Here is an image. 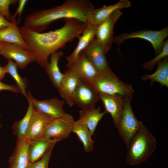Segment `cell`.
I'll use <instances>...</instances> for the list:
<instances>
[{
    "label": "cell",
    "instance_id": "obj_13",
    "mask_svg": "<svg viewBox=\"0 0 168 168\" xmlns=\"http://www.w3.org/2000/svg\"><path fill=\"white\" fill-rule=\"evenodd\" d=\"M82 52L99 73L111 69L105 53L96 37Z\"/></svg>",
    "mask_w": 168,
    "mask_h": 168
},
{
    "label": "cell",
    "instance_id": "obj_37",
    "mask_svg": "<svg viewBox=\"0 0 168 168\" xmlns=\"http://www.w3.org/2000/svg\"><path fill=\"white\" fill-rule=\"evenodd\" d=\"M1 114L0 113V118L1 117Z\"/></svg>",
    "mask_w": 168,
    "mask_h": 168
},
{
    "label": "cell",
    "instance_id": "obj_5",
    "mask_svg": "<svg viewBox=\"0 0 168 168\" xmlns=\"http://www.w3.org/2000/svg\"><path fill=\"white\" fill-rule=\"evenodd\" d=\"M168 36V28L166 27L159 30H143L130 33L121 34L114 37V42L119 47L126 40L131 39H140L149 42L153 46L155 56L161 51L163 43Z\"/></svg>",
    "mask_w": 168,
    "mask_h": 168
},
{
    "label": "cell",
    "instance_id": "obj_30",
    "mask_svg": "<svg viewBox=\"0 0 168 168\" xmlns=\"http://www.w3.org/2000/svg\"><path fill=\"white\" fill-rule=\"evenodd\" d=\"M18 2L17 0H0V13L9 21H11L12 17L9 7L11 4L14 5Z\"/></svg>",
    "mask_w": 168,
    "mask_h": 168
},
{
    "label": "cell",
    "instance_id": "obj_36",
    "mask_svg": "<svg viewBox=\"0 0 168 168\" xmlns=\"http://www.w3.org/2000/svg\"><path fill=\"white\" fill-rule=\"evenodd\" d=\"M2 125L1 123H0V129L2 128Z\"/></svg>",
    "mask_w": 168,
    "mask_h": 168
},
{
    "label": "cell",
    "instance_id": "obj_4",
    "mask_svg": "<svg viewBox=\"0 0 168 168\" xmlns=\"http://www.w3.org/2000/svg\"><path fill=\"white\" fill-rule=\"evenodd\" d=\"M99 93L131 100L134 92L131 85L121 81L110 69L99 72L91 82Z\"/></svg>",
    "mask_w": 168,
    "mask_h": 168
},
{
    "label": "cell",
    "instance_id": "obj_16",
    "mask_svg": "<svg viewBox=\"0 0 168 168\" xmlns=\"http://www.w3.org/2000/svg\"><path fill=\"white\" fill-rule=\"evenodd\" d=\"M98 25L86 24L83 32L78 39L79 41L76 47L71 54L66 57L67 68L69 67L75 62L95 37Z\"/></svg>",
    "mask_w": 168,
    "mask_h": 168
},
{
    "label": "cell",
    "instance_id": "obj_27",
    "mask_svg": "<svg viewBox=\"0 0 168 168\" xmlns=\"http://www.w3.org/2000/svg\"><path fill=\"white\" fill-rule=\"evenodd\" d=\"M4 68L7 73L9 74L15 80L21 93L26 98L27 96L26 91L27 87V81L26 78L21 77L18 73L16 63L12 60L8 59L7 64Z\"/></svg>",
    "mask_w": 168,
    "mask_h": 168
},
{
    "label": "cell",
    "instance_id": "obj_9",
    "mask_svg": "<svg viewBox=\"0 0 168 168\" xmlns=\"http://www.w3.org/2000/svg\"><path fill=\"white\" fill-rule=\"evenodd\" d=\"M74 120L70 114L51 120L41 136L60 141L67 138L72 132Z\"/></svg>",
    "mask_w": 168,
    "mask_h": 168
},
{
    "label": "cell",
    "instance_id": "obj_1",
    "mask_svg": "<svg viewBox=\"0 0 168 168\" xmlns=\"http://www.w3.org/2000/svg\"><path fill=\"white\" fill-rule=\"evenodd\" d=\"M61 28L47 32L32 30L24 26L18 27L21 35L33 54L35 61L44 68L48 65L49 57L53 53L63 48L68 42L78 38L86 24L74 18L64 19Z\"/></svg>",
    "mask_w": 168,
    "mask_h": 168
},
{
    "label": "cell",
    "instance_id": "obj_34",
    "mask_svg": "<svg viewBox=\"0 0 168 168\" xmlns=\"http://www.w3.org/2000/svg\"><path fill=\"white\" fill-rule=\"evenodd\" d=\"M7 73L4 67H1L0 65V80L1 81L4 77L6 74Z\"/></svg>",
    "mask_w": 168,
    "mask_h": 168
},
{
    "label": "cell",
    "instance_id": "obj_11",
    "mask_svg": "<svg viewBox=\"0 0 168 168\" xmlns=\"http://www.w3.org/2000/svg\"><path fill=\"white\" fill-rule=\"evenodd\" d=\"M0 54L5 58L13 60L17 67L24 69L30 63L35 61L33 54L13 44H2Z\"/></svg>",
    "mask_w": 168,
    "mask_h": 168
},
{
    "label": "cell",
    "instance_id": "obj_2",
    "mask_svg": "<svg viewBox=\"0 0 168 168\" xmlns=\"http://www.w3.org/2000/svg\"><path fill=\"white\" fill-rule=\"evenodd\" d=\"M95 8L89 0H66L61 5L33 12L25 18L24 26L40 33L60 19L74 18L86 24L90 13Z\"/></svg>",
    "mask_w": 168,
    "mask_h": 168
},
{
    "label": "cell",
    "instance_id": "obj_24",
    "mask_svg": "<svg viewBox=\"0 0 168 168\" xmlns=\"http://www.w3.org/2000/svg\"><path fill=\"white\" fill-rule=\"evenodd\" d=\"M12 43L29 51L28 46L23 40L17 26L0 30V44Z\"/></svg>",
    "mask_w": 168,
    "mask_h": 168
},
{
    "label": "cell",
    "instance_id": "obj_23",
    "mask_svg": "<svg viewBox=\"0 0 168 168\" xmlns=\"http://www.w3.org/2000/svg\"><path fill=\"white\" fill-rule=\"evenodd\" d=\"M72 132L75 133L82 143L84 150L86 152L92 151L94 148V142L91 138L92 136L87 126L82 121H74Z\"/></svg>",
    "mask_w": 168,
    "mask_h": 168
},
{
    "label": "cell",
    "instance_id": "obj_3",
    "mask_svg": "<svg viewBox=\"0 0 168 168\" xmlns=\"http://www.w3.org/2000/svg\"><path fill=\"white\" fill-rule=\"evenodd\" d=\"M155 138L141 122L140 128L127 147V162L134 166L147 160L156 148Z\"/></svg>",
    "mask_w": 168,
    "mask_h": 168
},
{
    "label": "cell",
    "instance_id": "obj_19",
    "mask_svg": "<svg viewBox=\"0 0 168 168\" xmlns=\"http://www.w3.org/2000/svg\"><path fill=\"white\" fill-rule=\"evenodd\" d=\"M100 100L104 105L105 111L111 115L114 124L117 128L122 113L125 100L123 98L99 93Z\"/></svg>",
    "mask_w": 168,
    "mask_h": 168
},
{
    "label": "cell",
    "instance_id": "obj_8",
    "mask_svg": "<svg viewBox=\"0 0 168 168\" xmlns=\"http://www.w3.org/2000/svg\"><path fill=\"white\" fill-rule=\"evenodd\" d=\"M26 98L33 108L48 117L51 119L66 116L68 114L64 111L63 106L65 101L56 98L48 100H38L31 95V92H27Z\"/></svg>",
    "mask_w": 168,
    "mask_h": 168
},
{
    "label": "cell",
    "instance_id": "obj_7",
    "mask_svg": "<svg viewBox=\"0 0 168 168\" xmlns=\"http://www.w3.org/2000/svg\"><path fill=\"white\" fill-rule=\"evenodd\" d=\"M100 100V93L91 83L79 80L73 96L74 105L82 110L89 109Z\"/></svg>",
    "mask_w": 168,
    "mask_h": 168
},
{
    "label": "cell",
    "instance_id": "obj_18",
    "mask_svg": "<svg viewBox=\"0 0 168 168\" xmlns=\"http://www.w3.org/2000/svg\"><path fill=\"white\" fill-rule=\"evenodd\" d=\"M51 120L33 108L25 137L30 140L38 138L42 135Z\"/></svg>",
    "mask_w": 168,
    "mask_h": 168
},
{
    "label": "cell",
    "instance_id": "obj_10",
    "mask_svg": "<svg viewBox=\"0 0 168 168\" xmlns=\"http://www.w3.org/2000/svg\"><path fill=\"white\" fill-rule=\"evenodd\" d=\"M123 14L120 10H117L98 25L95 37L105 54L109 51L114 41V25Z\"/></svg>",
    "mask_w": 168,
    "mask_h": 168
},
{
    "label": "cell",
    "instance_id": "obj_25",
    "mask_svg": "<svg viewBox=\"0 0 168 168\" xmlns=\"http://www.w3.org/2000/svg\"><path fill=\"white\" fill-rule=\"evenodd\" d=\"M156 65L157 68L156 72L151 75H145L142 76V79L146 81L151 80L152 82H157L161 86L168 87V58L163 59Z\"/></svg>",
    "mask_w": 168,
    "mask_h": 168
},
{
    "label": "cell",
    "instance_id": "obj_20",
    "mask_svg": "<svg viewBox=\"0 0 168 168\" xmlns=\"http://www.w3.org/2000/svg\"><path fill=\"white\" fill-rule=\"evenodd\" d=\"M63 74L62 82L57 89L61 97L71 107L74 105L73 96L79 80L74 74L67 70Z\"/></svg>",
    "mask_w": 168,
    "mask_h": 168
},
{
    "label": "cell",
    "instance_id": "obj_21",
    "mask_svg": "<svg viewBox=\"0 0 168 168\" xmlns=\"http://www.w3.org/2000/svg\"><path fill=\"white\" fill-rule=\"evenodd\" d=\"M63 55V53L60 51L52 53L50 61L45 68L52 84L57 89L59 87L64 76V74L60 72L58 65V62Z\"/></svg>",
    "mask_w": 168,
    "mask_h": 168
},
{
    "label": "cell",
    "instance_id": "obj_15",
    "mask_svg": "<svg viewBox=\"0 0 168 168\" xmlns=\"http://www.w3.org/2000/svg\"><path fill=\"white\" fill-rule=\"evenodd\" d=\"M59 141L42 136L30 140L27 149L29 162H33L40 159L50 148L54 147Z\"/></svg>",
    "mask_w": 168,
    "mask_h": 168
},
{
    "label": "cell",
    "instance_id": "obj_17",
    "mask_svg": "<svg viewBox=\"0 0 168 168\" xmlns=\"http://www.w3.org/2000/svg\"><path fill=\"white\" fill-rule=\"evenodd\" d=\"M29 139L24 137L17 138L15 149L9 160L8 168H26L29 162L27 149Z\"/></svg>",
    "mask_w": 168,
    "mask_h": 168
},
{
    "label": "cell",
    "instance_id": "obj_12",
    "mask_svg": "<svg viewBox=\"0 0 168 168\" xmlns=\"http://www.w3.org/2000/svg\"><path fill=\"white\" fill-rule=\"evenodd\" d=\"M67 70L79 80L91 83L99 73L83 52Z\"/></svg>",
    "mask_w": 168,
    "mask_h": 168
},
{
    "label": "cell",
    "instance_id": "obj_33",
    "mask_svg": "<svg viewBox=\"0 0 168 168\" xmlns=\"http://www.w3.org/2000/svg\"><path fill=\"white\" fill-rule=\"evenodd\" d=\"M0 80V91L8 90L16 93H21V91L17 86L10 85L4 83Z\"/></svg>",
    "mask_w": 168,
    "mask_h": 168
},
{
    "label": "cell",
    "instance_id": "obj_29",
    "mask_svg": "<svg viewBox=\"0 0 168 168\" xmlns=\"http://www.w3.org/2000/svg\"><path fill=\"white\" fill-rule=\"evenodd\" d=\"M54 147L50 148L39 160L33 162H29L26 168H48L49 161Z\"/></svg>",
    "mask_w": 168,
    "mask_h": 168
},
{
    "label": "cell",
    "instance_id": "obj_31",
    "mask_svg": "<svg viewBox=\"0 0 168 168\" xmlns=\"http://www.w3.org/2000/svg\"><path fill=\"white\" fill-rule=\"evenodd\" d=\"M27 1V0H19V4L16 11L14 14L12 16L11 21L12 23L16 25L15 18L17 15H18L19 16L18 23L20 21V18L22 12Z\"/></svg>",
    "mask_w": 168,
    "mask_h": 168
},
{
    "label": "cell",
    "instance_id": "obj_6",
    "mask_svg": "<svg viewBox=\"0 0 168 168\" xmlns=\"http://www.w3.org/2000/svg\"><path fill=\"white\" fill-rule=\"evenodd\" d=\"M131 100H124L121 115L117 128L120 136L127 147L138 131L141 121H138L133 111Z\"/></svg>",
    "mask_w": 168,
    "mask_h": 168
},
{
    "label": "cell",
    "instance_id": "obj_22",
    "mask_svg": "<svg viewBox=\"0 0 168 168\" xmlns=\"http://www.w3.org/2000/svg\"><path fill=\"white\" fill-rule=\"evenodd\" d=\"M107 113L105 110L101 112L100 107L81 110L79 111V119L84 123L92 136L100 121Z\"/></svg>",
    "mask_w": 168,
    "mask_h": 168
},
{
    "label": "cell",
    "instance_id": "obj_35",
    "mask_svg": "<svg viewBox=\"0 0 168 168\" xmlns=\"http://www.w3.org/2000/svg\"><path fill=\"white\" fill-rule=\"evenodd\" d=\"M2 44H0V50L1 49L2 47Z\"/></svg>",
    "mask_w": 168,
    "mask_h": 168
},
{
    "label": "cell",
    "instance_id": "obj_26",
    "mask_svg": "<svg viewBox=\"0 0 168 168\" xmlns=\"http://www.w3.org/2000/svg\"><path fill=\"white\" fill-rule=\"evenodd\" d=\"M28 108L25 115L21 120L15 121L12 124L13 133L18 138L25 137L30 120L33 108L28 102Z\"/></svg>",
    "mask_w": 168,
    "mask_h": 168
},
{
    "label": "cell",
    "instance_id": "obj_14",
    "mask_svg": "<svg viewBox=\"0 0 168 168\" xmlns=\"http://www.w3.org/2000/svg\"><path fill=\"white\" fill-rule=\"evenodd\" d=\"M131 6L128 0H120L116 3L109 6L104 5L102 7L93 10L90 13L86 24L98 25L113 12L118 10L128 8Z\"/></svg>",
    "mask_w": 168,
    "mask_h": 168
},
{
    "label": "cell",
    "instance_id": "obj_28",
    "mask_svg": "<svg viewBox=\"0 0 168 168\" xmlns=\"http://www.w3.org/2000/svg\"><path fill=\"white\" fill-rule=\"evenodd\" d=\"M168 56V40H166L163 44L161 52L153 58L145 62L143 64V68L151 70L153 69L155 65L164 58Z\"/></svg>",
    "mask_w": 168,
    "mask_h": 168
},
{
    "label": "cell",
    "instance_id": "obj_32",
    "mask_svg": "<svg viewBox=\"0 0 168 168\" xmlns=\"http://www.w3.org/2000/svg\"><path fill=\"white\" fill-rule=\"evenodd\" d=\"M17 26L16 24L8 21L1 13H0V30L5 28Z\"/></svg>",
    "mask_w": 168,
    "mask_h": 168
}]
</instances>
